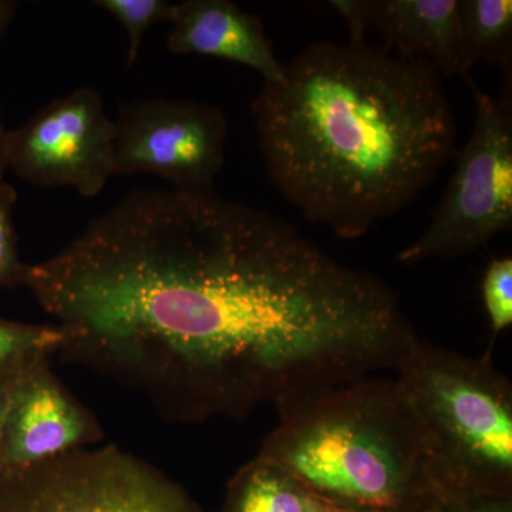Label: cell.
I'll list each match as a JSON object with an SVG mask.
<instances>
[{
	"label": "cell",
	"mask_w": 512,
	"mask_h": 512,
	"mask_svg": "<svg viewBox=\"0 0 512 512\" xmlns=\"http://www.w3.org/2000/svg\"><path fill=\"white\" fill-rule=\"evenodd\" d=\"M259 456L357 512H441L448 487L394 377L367 376L276 407Z\"/></svg>",
	"instance_id": "3"
},
{
	"label": "cell",
	"mask_w": 512,
	"mask_h": 512,
	"mask_svg": "<svg viewBox=\"0 0 512 512\" xmlns=\"http://www.w3.org/2000/svg\"><path fill=\"white\" fill-rule=\"evenodd\" d=\"M63 332L55 323L35 325L0 316V367L42 353H59Z\"/></svg>",
	"instance_id": "14"
},
{
	"label": "cell",
	"mask_w": 512,
	"mask_h": 512,
	"mask_svg": "<svg viewBox=\"0 0 512 512\" xmlns=\"http://www.w3.org/2000/svg\"><path fill=\"white\" fill-rule=\"evenodd\" d=\"M329 5L348 23L349 43H366L370 28L369 0H333Z\"/></svg>",
	"instance_id": "19"
},
{
	"label": "cell",
	"mask_w": 512,
	"mask_h": 512,
	"mask_svg": "<svg viewBox=\"0 0 512 512\" xmlns=\"http://www.w3.org/2000/svg\"><path fill=\"white\" fill-rule=\"evenodd\" d=\"M393 377L448 488L512 495V386L491 353L464 356L419 339Z\"/></svg>",
	"instance_id": "4"
},
{
	"label": "cell",
	"mask_w": 512,
	"mask_h": 512,
	"mask_svg": "<svg viewBox=\"0 0 512 512\" xmlns=\"http://www.w3.org/2000/svg\"><path fill=\"white\" fill-rule=\"evenodd\" d=\"M46 355H53V353H42V355L20 360V362L13 363V365L0 367V436H2L3 423H5L10 399H12V394L15 392L16 386H18L23 375L28 372L29 367L32 366L37 359Z\"/></svg>",
	"instance_id": "20"
},
{
	"label": "cell",
	"mask_w": 512,
	"mask_h": 512,
	"mask_svg": "<svg viewBox=\"0 0 512 512\" xmlns=\"http://www.w3.org/2000/svg\"><path fill=\"white\" fill-rule=\"evenodd\" d=\"M16 9L18 5L12 0H0V37L5 35L10 23L15 18Z\"/></svg>",
	"instance_id": "22"
},
{
	"label": "cell",
	"mask_w": 512,
	"mask_h": 512,
	"mask_svg": "<svg viewBox=\"0 0 512 512\" xmlns=\"http://www.w3.org/2000/svg\"><path fill=\"white\" fill-rule=\"evenodd\" d=\"M222 512H357L333 503L284 467L259 456L229 480Z\"/></svg>",
	"instance_id": "12"
},
{
	"label": "cell",
	"mask_w": 512,
	"mask_h": 512,
	"mask_svg": "<svg viewBox=\"0 0 512 512\" xmlns=\"http://www.w3.org/2000/svg\"><path fill=\"white\" fill-rule=\"evenodd\" d=\"M0 512H202L167 474L116 446L0 474Z\"/></svg>",
	"instance_id": "6"
},
{
	"label": "cell",
	"mask_w": 512,
	"mask_h": 512,
	"mask_svg": "<svg viewBox=\"0 0 512 512\" xmlns=\"http://www.w3.org/2000/svg\"><path fill=\"white\" fill-rule=\"evenodd\" d=\"M251 110L276 190L342 239L404 210L456 157L439 72L367 43H311Z\"/></svg>",
	"instance_id": "2"
},
{
	"label": "cell",
	"mask_w": 512,
	"mask_h": 512,
	"mask_svg": "<svg viewBox=\"0 0 512 512\" xmlns=\"http://www.w3.org/2000/svg\"><path fill=\"white\" fill-rule=\"evenodd\" d=\"M25 286L70 362L163 419H247L394 370L417 335L382 279L210 190L130 192Z\"/></svg>",
	"instance_id": "1"
},
{
	"label": "cell",
	"mask_w": 512,
	"mask_h": 512,
	"mask_svg": "<svg viewBox=\"0 0 512 512\" xmlns=\"http://www.w3.org/2000/svg\"><path fill=\"white\" fill-rule=\"evenodd\" d=\"M93 6L119 20L126 30L127 64L131 66L140 55L147 30L161 20H170L175 5L167 0H96Z\"/></svg>",
	"instance_id": "15"
},
{
	"label": "cell",
	"mask_w": 512,
	"mask_h": 512,
	"mask_svg": "<svg viewBox=\"0 0 512 512\" xmlns=\"http://www.w3.org/2000/svg\"><path fill=\"white\" fill-rule=\"evenodd\" d=\"M37 359L16 386L0 436V474L37 466L92 447L103 437L94 414Z\"/></svg>",
	"instance_id": "9"
},
{
	"label": "cell",
	"mask_w": 512,
	"mask_h": 512,
	"mask_svg": "<svg viewBox=\"0 0 512 512\" xmlns=\"http://www.w3.org/2000/svg\"><path fill=\"white\" fill-rule=\"evenodd\" d=\"M457 32L468 72L477 63L512 64L511 0H457Z\"/></svg>",
	"instance_id": "13"
},
{
	"label": "cell",
	"mask_w": 512,
	"mask_h": 512,
	"mask_svg": "<svg viewBox=\"0 0 512 512\" xmlns=\"http://www.w3.org/2000/svg\"><path fill=\"white\" fill-rule=\"evenodd\" d=\"M114 136L101 94L80 87L9 131L8 168L39 187L96 197L114 175Z\"/></svg>",
	"instance_id": "8"
},
{
	"label": "cell",
	"mask_w": 512,
	"mask_h": 512,
	"mask_svg": "<svg viewBox=\"0 0 512 512\" xmlns=\"http://www.w3.org/2000/svg\"><path fill=\"white\" fill-rule=\"evenodd\" d=\"M483 302L493 340L512 325V258H494L484 272Z\"/></svg>",
	"instance_id": "16"
},
{
	"label": "cell",
	"mask_w": 512,
	"mask_h": 512,
	"mask_svg": "<svg viewBox=\"0 0 512 512\" xmlns=\"http://www.w3.org/2000/svg\"><path fill=\"white\" fill-rule=\"evenodd\" d=\"M441 512H512V495L473 493L448 488Z\"/></svg>",
	"instance_id": "18"
},
{
	"label": "cell",
	"mask_w": 512,
	"mask_h": 512,
	"mask_svg": "<svg viewBox=\"0 0 512 512\" xmlns=\"http://www.w3.org/2000/svg\"><path fill=\"white\" fill-rule=\"evenodd\" d=\"M384 52L426 60L446 76H468L457 32V0H369Z\"/></svg>",
	"instance_id": "11"
},
{
	"label": "cell",
	"mask_w": 512,
	"mask_h": 512,
	"mask_svg": "<svg viewBox=\"0 0 512 512\" xmlns=\"http://www.w3.org/2000/svg\"><path fill=\"white\" fill-rule=\"evenodd\" d=\"M18 194L12 185L0 181V288L25 285L29 265L20 259L13 211Z\"/></svg>",
	"instance_id": "17"
},
{
	"label": "cell",
	"mask_w": 512,
	"mask_h": 512,
	"mask_svg": "<svg viewBox=\"0 0 512 512\" xmlns=\"http://www.w3.org/2000/svg\"><path fill=\"white\" fill-rule=\"evenodd\" d=\"M8 134L5 124L2 120V111H0V181H5V173L8 170Z\"/></svg>",
	"instance_id": "21"
},
{
	"label": "cell",
	"mask_w": 512,
	"mask_h": 512,
	"mask_svg": "<svg viewBox=\"0 0 512 512\" xmlns=\"http://www.w3.org/2000/svg\"><path fill=\"white\" fill-rule=\"evenodd\" d=\"M467 83L476 103L473 133L458 154L456 171L430 227L397 255L402 264L467 255L511 231V83L500 97L484 92L468 76Z\"/></svg>",
	"instance_id": "5"
},
{
	"label": "cell",
	"mask_w": 512,
	"mask_h": 512,
	"mask_svg": "<svg viewBox=\"0 0 512 512\" xmlns=\"http://www.w3.org/2000/svg\"><path fill=\"white\" fill-rule=\"evenodd\" d=\"M114 127V175H157L184 190L214 188L228 136L218 107L192 100H136L121 106Z\"/></svg>",
	"instance_id": "7"
},
{
	"label": "cell",
	"mask_w": 512,
	"mask_h": 512,
	"mask_svg": "<svg viewBox=\"0 0 512 512\" xmlns=\"http://www.w3.org/2000/svg\"><path fill=\"white\" fill-rule=\"evenodd\" d=\"M167 47L174 55L218 57L276 82L285 64L275 55L264 23L228 0H187L175 5Z\"/></svg>",
	"instance_id": "10"
}]
</instances>
